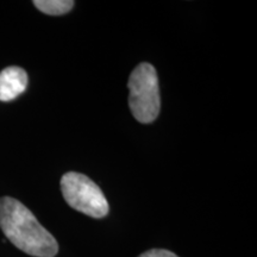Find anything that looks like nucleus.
<instances>
[{
	"mask_svg": "<svg viewBox=\"0 0 257 257\" xmlns=\"http://www.w3.org/2000/svg\"><path fill=\"white\" fill-rule=\"evenodd\" d=\"M138 257H179V256L175 255L174 252L169 251V250L152 249V250H148L146 252H143L142 255H140Z\"/></svg>",
	"mask_w": 257,
	"mask_h": 257,
	"instance_id": "nucleus-6",
	"label": "nucleus"
},
{
	"mask_svg": "<svg viewBox=\"0 0 257 257\" xmlns=\"http://www.w3.org/2000/svg\"><path fill=\"white\" fill-rule=\"evenodd\" d=\"M28 74L21 67H8L0 72V101L15 100L28 87Z\"/></svg>",
	"mask_w": 257,
	"mask_h": 257,
	"instance_id": "nucleus-4",
	"label": "nucleus"
},
{
	"mask_svg": "<svg viewBox=\"0 0 257 257\" xmlns=\"http://www.w3.org/2000/svg\"><path fill=\"white\" fill-rule=\"evenodd\" d=\"M128 106L140 123H153L160 113L161 100L159 78L155 67L150 63L138 64L127 82Z\"/></svg>",
	"mask_w": 257,
	"mask_h": 257,
	"instance_id": "nucleus-2",
	"label": "nucleus"
},
{
	"mask_svg": "<svg viewBox=\"0 0 257 257\" xmlns=\"http://www.w3.org/2000/svg\"><path fill=\"white\" fill-rule=\"evenodd\" d=\"M0 229L19 250L34 257H55L56 239L17 199L0 198Z\"/></svg>",
	"mask_w": 257,
	"mask_h": 257,
	"instance_id": "nucleus-1",
	"label": "nucleus"
},
{
	"mask_svg": "<svg viewBox=\"0 0 257 257\" xmlns=\"http://www.w3.org/2000/svg\"><path fill=\"white\" fill-rule=\"evenodd\" d=\"M61 192L74 210L92 218L107 216L110 206L104 193L88 176L75 172L66 173L61 178Z\"/></svg>",
	"mask_w": 257,
	"mask_h": 257,
	"instance_id": "nucleus-3",
	"label": "nucleus"
},
{
	"mask_svg": "<svg viewBox=\"0 0 257 257\" xmlns=\"http://www.w3.org/2000/svg\"><path fill=\"white\" fill-rule=\"evenodd\" d=\"M34 5L46 15L61 16L68 14L73 9L74 2H70V0H35Z\"/></svg>",
	"mask_w": 257,
	"mask_h": 257,
	"instance_id": "nucleus-5",
	"label": "nucleus"
}]
</instances>
